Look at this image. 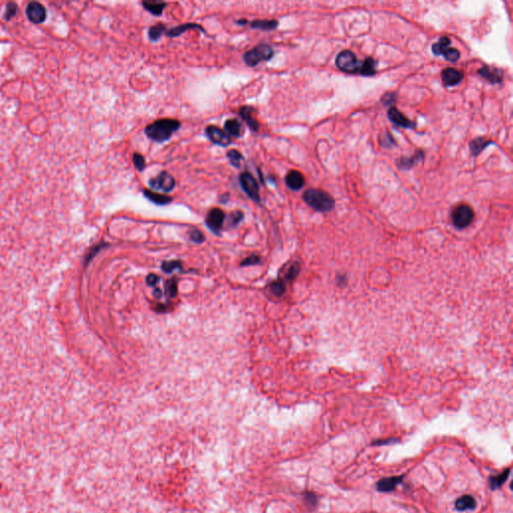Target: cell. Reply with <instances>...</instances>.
<instances>
[{
  "mask_svg": "<svg viewBox=\"0 0 513 513\" xmlns=\"http://www.w3.org/2000/svg\"><path fill=\"white\" fill-rule=\"evenodd\" d=\"M18 8H17V5L16 3L14 2H9L7 5H6V9H5V13H4V18L6 20H9L11 19L17 12Z\"/></svg>",
  "mask_w": 513,
  "mask_h": 513,
  "instance_id": "35",
  "label": "cell"
},
{
  "mask_svg": "<svg viewBox=\"0 0 513 513\" xmlns=\"http://www.w3.org/2000/svg\"><path fill=\"white\" fill-rule=\"evenodd\" d=\"M275 51L271 45L260 44L243 55V60L248 67H255L262 61H269L274 57Z\"/></svg>",
  "mask_w": 513,
  "mask_h": 513,
  "instance_id": "3",
  "label": "cell"
},
{
  "mask_svg": "<svg viewBox=\"0 0 513 513\" xmlns=\"http://www.w3.org/2000/svg\"><path fill=\"white\" fill-rule=\"evenodd\" d=\"M362 65L363 61L359 60L351 50L341 51L336 58L337 67L346 73H361Z\"/></svg>",
  "mask_w": 513,
  "mask_h": 513,
  "instance_id": "4",
  "label": "cell"
},
{
  "mask_svg": "<svg viewBox=\"0 0 513 513\" xmlns=\"http://www.w3.org/2000/svg\"><path fill=\"white\" fill-rule=\"evenodd\" d=\"M388 117L390 121L397 127H401L404 129H411V130H415L416 128V124L414 121L407 118L400 111H398L393 106L388 111Z\"/></svg>",
  "mask_w": 513,
  "mask_h": 513,
  "instance_id": "12",
  "label": "cell"
},
{
  "mask_svg": "<svg viewBox=\"0 0 513 513\" xmlns=\"http://www.w3.org/2000/svg\"><path fill=\"white\" fill-rule=\"evenodd\" d=\"M190 239L195 243H202L204 241V236L199 230H192L190 232Z\"/></svg>",
  "mask_w": 513,
  "mask_h": 513,
  "instance_id": "37",
  "label": "cell"
},
{
  "mask_svg": "<svg viewBox=\"0 0 513 513\" xmlns=\"http://www.w3.org/2000/svg\"><path fill=\"white\" fill-rule=\"evenodd\" d=\"M478 74L481 75L483 78H485L490 84H500L503 80V72L501 69L494 67H489V66H483L479 70Z\"/></svg>",
  "mask_w": 513,
  "mask_h": 513,
  "instance_id": "14",
  "label": "cell"
},
{
  "mask_svg": "<svg viewBox=\"0 0 513 513\" xmlns=\"http://www.w3.org/2000/svg\"><path fill=\"white\" fill-rule=\"evenodd\" d=\"M490 143H493L486 137H477L470 142V152L472 156H477L483 150H485Z\"/></svg>",
  "mask_w": 513,
  "mask_h": 513,
  "instance_id": "23",
  "label": "cell"
},
{
  "mask_svg": "<svg viewBox=\"0 0 513 513\" xmlns=\"http://www.w3.org/2000/svg\"><path fill=\"white\" fill-rule=\"evenodd\" d=\"M239 114L242 119L248 125V127L253 132H258L260 129V124L256 118V109L252 106H243L239 110Z\"/></svg>",
  "mask_w": 513,
  "mask_h": 513,
  "instance_id": "13",
  "label": "cell"
},
{
  "mask_svg": "<svg viewBox=\"0 0 513 513\" xmlns=\"http://www.w3.org/2000/svg\"><path fill=\"white\" fill-rule=\"evenodd\" d=\"M285 181L287 187L292 191H300L305 184V178L302 173L296 170L290 171L285 177Z\"/></svg>",
  "mask_w": 513,
  "mask_h": 513,
  "instance_id": "16",
  "label": "cell"
},
{
  "mask_svg": "<svg viewBox=\"0 0 513 513\" xmlns=\"http://www.w3.org/2000/svg\"><path fill=\"white\" fill-rule=\"evenodd\" d=\"M167 291H168V294L171 298H174L176 297L177 295V292H178V288H177V282L176 280H171L168 282V286H167Z\"/></svg>",
  "mask_w": 513,
  "mask_h": 513,
  "instance_id": "38",
  "label": "cell"
},
{
  "mask_svg": "<svg viewBox=\"0 0 513 513\" xmlns=\"http://www.w3.org/2000/svg\"><path fill=\"white\" fill-rule=\"evenodd\" d=\"M376 66L377 63L376 60L372 57H368L363 61L361 73L364 76H372L376 73Z\"/></svg>",
  "mask_w": 513,
  "mask_h": 513,
  "instance_id": "27",
  "label": "cell"
},
{
  "mask_svg": "<svg viewBox=\"0 0 513 513\" xmlns=\"http://www.w3.org/2000/svg\"><path fill=\"white\" fill-rule=\"evenodd\" d=\"M227 157L230 161L231 165L236 168V169H239L241 167V162L242 160L244 159V156L243 155L237 151V150H230L228 153H227Z\"/></svg>",
  "mask_w": 513,
  "mask_h": 513,
  "instance_id": "29",
  "label": "cell"
},
{
  "mask_svg": "<svg viewBox=\"0 0 513 513\" xmlns=\"http://www.w3.org/2000/svg\"><path fill=\"white\" fill-rule=\"evenodd\" d=\"M380 143L384 148H392L393 146H395V140L393 139L392 135L390 134V133L386 131L384 135H380Z\"/></svg>",
  "mask_w": 513,
  "mask_h": 513,
  "instance_id": "33",
  "label": "cell"
},
{
  "mask_svg": "<svg viewBox=\"0 0 513 513\" xmlns=\"http://www.w3.org/2000/svg\"><path fill=\"white\" fill-rule=\"evenodd\" d=\"M299 271H300V266H299V264H295V265H293V266L291 267V268L289 269V271L287 272L286 279L288 280V281H292V280H294V279L298 276Z\"/></svg>",
  "mask_w": 513,
  "mask_h": 513,
  "instance_id": "36",
  "label": "cell"
},
{
  "mask_svg": "<svg viewBox=\"0 0 513 513\" xmlns=\"http://www.w3.org/2000/svg\"><path fill=\"white\" fill-rule=\"evenodd\" d=\"M464 75L460 70H457L453 67H448L445 68L441 72V78L443 81V85L447 88L454 87L458 85L460 81L463 79Z\"/></svg>",
  "mask_w": 513,
  "mask_h": 513,
  "instance_id": "15",
  "label": "cell"
},
{
  "mask_svg": "<svg viewBox=\"0 0 513 513\" xmlns=\"http://www.w3.org/2000/svg\"><path fill=\"white\" fill-rule=\"evenodd\" d=\"M395 94L393 93H386L383 98H382V102L385 105V106H391L393 105L395 102Z\"/></svg>",
  "mask_w": 513,
  "mask_h": 513,
  "instance_id": "39",
  "label": "cell"
},
{
  "mask_svg": "<svg viewBox=\"0 0 513 513\" xmlns=\"http://www.w3.org/2000/svg\"><path fill=\"white\" fill-rule=\"evenodd\" d=\"M141 4L143 8L155 16L161 15L163 10L167 7V3L163 1H150V0H148V1H142Z\"/></svg>",
  "mask_w": 513,
  "mask_h": 513,
  "instance_id": "24",
  "label": "cell"
},
{
  "mask_svg": "<svg viewBox=\"0 0 513 513\" xmlns=\"http://www.w3.org/2000/svg\"><path fill=\"white\" fill-rule=\"evenodd\" d=\"M248 22H248V20H247V19H245V18H241V19H238V20H236V22H235V23H236L237 25H241V26H245V25H247V23H248Z\"/></svg>",
  "mask_w": 513,
  "mask_h": 513,
  "instance_id": "43",
  "label": "cell"
},
{
  "mask_svg": "<svg viewBox=\"0 0 513 513\" xmlns=\"http://www.w3.org/2000/svg\"><path fill=\"white\" fill-rule=\"evenodd\" d=\"M509 473H510V468H507L506 470H504L501 474L499 475H495V476H492L489 478V486L492 490H495L497 488H499L500 486H502V484L506 481V479L508 478L509 476Z\"/></svg>",
  "mask_w": 513,
  "mask_h": 513,
  "instance_id": "28",
  "label": "cell"
},
{
  "mask_svg": "<svg viewBox=\"0 0 513 513\" xmlns=\"http://www.w3.org/2000/svg\"><path fill=\"white\" fill-rule=\"evenodd\" d=\"M133 163L138 172H142L146 169V158L139 153H134L133 155Z\"/></svg>",
  "mask_w": 513,
  "mask_h": 513,
  "instance_id": "30",
  "label": "cell"
},
{
  "mask_svg": "<svg viewBox=\"0 0 513 513\" xmlns=\"http://www.w3.org/2000/svg\"><path fill=\"white\" fill-rule=\"evenodd\" d=\"M250 26L262 31H273L279 26V22L277 19H255L250 22Z\"/></svg>",
  "mask_w": 513,
  "mask_h": 513,
  "instance_id": "18",
  "label": "cell"
},
{
  "mask_svg": "<svg viewBox=\"0 0 513 513\" xmlns=\"http://www.w3.org/2000/svg\"><path fill=\"white\" fill-rule=\"evenodd\" d=\"M230 199V194L229 193H225V194H223L221 197H220V202L222 203H227L228 201Z\"/></svg>",
  "mask_w": 513,
  "mask_h": 513,
  "instance_id": "42",
  "label": "cell"
},
{
  "mask_svg": "<svg viewBox=\"0 0 513 513\" xmlns=\"http://www.w3.org/2000/svg\"><path fill=\"white\" fill-rule=\"evenodd\" d=\"M403 480V476H393V477H388L381 479L376 487L377 490L380 492H390L394 490Z\"/></svg>",
  "mask_w": 513,
  "mask_h": 513,
  "instance_id": "21",
  "label": "cell"
},
{
  "mask_svg": "<svg viewBox=\"0 0 513 513\" xmlns=\"http://www.w3.org/2000/svg\"><path fill=\"white\" fill-rule=\"evenodd\" d=\"M143 196H145L150 201L157 204V206H167L173 201V198L160 193H155L151 190H143Z\"/></svg>",
  "mask_w": 513,
  "mask_h": 513,
  "instance_id": "19",
  "label": "cell"
},
{
  "mask_svg": "<svg viewBox=\"0 0 513 513\" xmlns=\"http://www.w3.org/2000/svg\"><path fill=\"white\" fill-rule=\"evenodd\" d=\"M303 200L308 206L321 213L330 212L335 207L334 199L329 194L318 189H308L305 191Z\"/></svg>",
  "mask_w": 513,
  "mask_h": 513,
  "instance_id": "2",
  "label": "cell"
},
{
  "mask_svg": "<svg viewBox=\"0 0 513 513\" xmlns=\"http://www.w3.org/2000/svg\"><path fill=\"white\" fill-rule=\"evenodd\" d=\"M149 187L156 191L170 193L176 187L175 178L168 172H160L156 177L150 178Z\"/></svg>",
  "mask_w": 513,
  "mask_h": 513,
  "instance_id": "8",
  "label": "cell"
},
{
  "mask_svg": "<svg viewBox=\"0 0 513 513\" xmlns=\"http://www.w3.org/2000/svg\"><path fill=\"white\" fill-rule=\"evenodd\" d=\"M271 291L272 293L277 296V297H281L285 291H286V287H285V284L282 282V281H276L274 282L272 285H271Z\"/></svg>",
  "mask_w": 513,
  "mask_h": 513,
  "instance_id": "34",
  "label": "cell"
},
{
  "mask_svg": "<svg viewBox=\"0 0 513 513\" xmlns=\"http://www.w3.org/2000/svg\"><path fill=\"white\" fill-rule=\"evenodd\" d=\"M161 269L165 273L171 274L173 271H175L177 269H181V263L178 262V261L163 262L162 265H161Z\"/></svg>",
  "mask_w": 513,
  "mask_h": 513,
  "instance_id": "31",
  "label": "cell"
},
{
  "mask_svg": "<svg viewBox=\"0 0 513 513\" xmlns=\"http://www.w3.org/2000/svg\"><path fill=\"white\" fill-rule=\"evenodd\" d=\"M167 32V27L163 23H156L149 28L148 36L151 42H157V40Z\"/></svg>",
  "mask_w": 513,
  "mask_h": 513,
  "instance_id": "26",
  "label": "cell"
},
{
  "mask_svg": "<svg viewBox=\"0 0 513 513\" xmlns=\"http://www.w3.org/2000/svg\"><path fill=\"white\" fill-rule=\"evenodd\" d=\"M26 16L32 23L40 24L45 22L47 11L42 3L33 1L28 3L26 7Z\"/></svg>",
  "mask_w": 513,
  "mask_h": 513,
  "instance_id": "10",
  "label": "cell"
},
{
  "mask_svg": "<svg viewBox=\"0 0 513 513\" xmlns=\"http://www.w3.org/2000/svg\"><path fill=\"white\" fill-rule=\"evenodd\" d=\"M190 29H200L202 33H206V29L198 23H184V24L175 26L171 29H168L166 34L167 36L174 38V37L180 36L181 34H183L187 30H190Z\"/></svg>",
  "mask_w": 513,
  "mask_h": 513,
  "instance_id": "20",
  "label": "cell"
},
{
  "mask_svg": "<svg viewBox=\"0 0 513 513\" xmlns=\"http://www.w3.org/2000/svg\"><path fill=\"white\" fill-rule=\"evenodd\" d=\"M180 126L181 124L177 119L161 118L147 126L145 134L151 140L161 143L171 139L173 134L179 130Z\"/></svg>",
  "mask_w": 513,
  "mask_h": 513,
  "instance_id": "1",
  "label": "cell"
},
{
  "mask_svg": "<svg viewBox=\"0 0 513 513\" xmlns=\"http://www.w3.org/2000/svg\"><path fill=\"white\" fill-rule=\"evenodd\" d=\"M244 218V214L241 212V211H236V212H233L230 216H229V221H228V224L230 228H236L237 225L241 223V221L243 220Z\"/></svg>",
  "mask_w": 513,
  "mask_h": 513,
  "instance_id": "32",
  "label": "cell"
},
{
  "mask_svg": "<svg viewBox=\"0 0 513 513\" xmlns=\"http://www.w3.org/2000/svg\"><path fill=\"white\" fill-rule=\"evenodd\" d=\"M424 152L418 151L415 153V155L411 157H400L397 161V166L400 170H410L413 168L416 163L422 161L424 159Z\"/></svg>",
  "mask_w": 513,
  "mask_h": 513,
  "instance_id": "17",
  "label": "cell"
},
{
  "mask_svg": "<svg viewBox=\"0 0 513 513\" xmlns=\"http://www.w3.org/2000/svg\"><path fill=\"white\" fill-rule=\"evenodd\" d=\"M224 132L230 137H240L242 134V124L237 118H230L224 122Z\"/></svg>",
  "mask_w": 513,
  "mask_h": 513,
  "instance_id": "22",
  "label": "cell"
},
{
  "mask_svg": "<svg viewBox=\"0 0 513 513\" xmlns=\"http://www.w3.org/2000/svg\"><path fill=\"white\" fill-rule=\"evenodd\" d=\"M474 219V212L467 204H460L452 212V223L457 229H465Z\"/></svg>",
  "mask_w": 513,
  "mask_h": 513,
  "instance_id": "7",
  "label": "cell"
},
{
  "mask_svg": "<svg viewBox=\"0 0 513 513\" xmlns=\"http://www.w3.org/2000/svg\"><path fill=\"white\" fill-rule=\"evenodd\" d=\"M260 262V258L258 256H251L247 259H245L243 262H242V266H250V265H256Z\"/></svg>",
  "mask_w": 513,
  "mask_h": 513,
  "instance_id": "40",
  "label": "cell"
},
{
  "mask_svg": "<svg viewBox=\"0 0 513 513\" xmlns=\"http://www.w3.org/2000/svg\"><path fill=\"white\" fill-rule=\"evenodd\" d=\"M147 282L150 286H154L156 285L157 282H158V277L154 275V274H151L150 276H148V279H147Z\"/></svg>",
  "mask_w": 513,
  "mask_h": 513,
  "instance_id": "41",
  "label": "cell"
},
{
  "mask_svg": "<svg viewBox=\"0 0 513 513\" xmlns=\"http://www.w3.org/2000/svg\"><path fill=\"white\" fill-rule=\"evenodd\" d=\"M206 134L207 137L216 146L225 148L229 147L232 143V138L228 135V134L217 126L207 127Z\"/></svg>",
  "mask_w": 513,
  "mask_h": 513,
  "instance_id": "9",
  "label": "cell"
},
{
  "mask_svg": "<svg viewBox=\"0 0 513 513\" xmlns=\"http://www.w3.org/2000/svg\"><path fill=\"white\" fill-rule=\"evenodd\" d=\"M239 182L242 190L251 200L256 202L261 201L260 186L255 177L250 172H243L239 177Z\"/></svg>",
  "mask_w": 513,
  "mask_h": 513,
  "instance_id": "5",
  "label": "cell"
},
{
  "mask_svg": "<svg viewBox=\"0 0 513 513\" xmlns=\"http://www.w3.org/2000/svg\"><path fill=\"white\" fill-rule=\"evenodd\" d=\"M451 45V40L447 36H442L439 38V42L436 44H433L432 45V52L435 55H442L446 60L451 61V63H455L459 59L460 52L459 50L455 48L449 47Z\"/></svg>",
  "mask_w": 513,
  "mask_h": 513,
  "instance_id": "6",
  "label": "cell"
},
{
  "mask_svg": "<svg viewBox=\"0 0 513 513\" xmlns=\"http://www.w3.org/2000/svg\"><path fill=\"white\" fill-rule=\"evenodd\" d=\"M224 220H225L224 212L219 208H214L209 212L206 218V223L208 225V228L213 233L219 234V232L223 228Z\"/></svg>",
  "mask_w": 513,
  "mask_h": 513,
  "instance_id": "11",
  "label": "cell"
},
{
  "mask_svg": "<svg viewBox=\"0 0 513 513\" xmlns=\"http://www.w3.org/2000/svg\"><path fill=\"white\" fill-rule=\"evenodd\" d=\"M455 507L459 511L472 510L476 507V500L473 496H471V495H463L456 500Z\"/></svg>",
  "mask_w": 513,
  "mask_h": 513,
  "instance_id": "25",
  "label": "cell"
}]
</instances>
